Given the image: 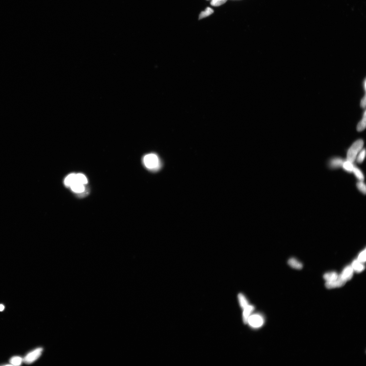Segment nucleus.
Masks as SVG:
<instances>
[{
  "label": "nucleus",
  "instance_id": "obj_1",
  "mask_svg": "<svg viewBox=\"0 0 366 366\" xmlns=\"http://www.w3.org/2000/svg\"><path fill=\"white\" fill-rule=\"evenodd\" d=\"M142 162L146 169L155 172L161 169L162 163L159 157L157 154L151 153L144 156Z\"/></svg>",
  "mask_w": 366,
  "mask_h": 366
},
{
  "label": "nucleus",
  "instance_id": "obj_2",
  "mask_svg": "<svg viewBox=\"0 0 366 366\" xmlns=\"http://www.w3.org/2000/svg\"><path fill=\"white\" fill-rule=\"evenodd\" d=\"M364 142L362 139H359L352 144L349 149L347 154V161L353 163L356 161L358 154L362 149Z\"/></svg>",
  "mask_w": 366,
  "mask_h": 366
},
{
  "label": "nucleus",
  "instance_id": "obj_3",
  "mask_svg": "<svg viewBox=\"0 0 366 366\" xmlns=\"http://www.w3.org/2000/svg\"><path fill=\"white\" fill-rule=\"evenodd\" d=\"M42 351V348L35 349L27 354L23 358V362L27 364H30L37 360L40 356Z\"/></svg>",
  "mask_w": 366,
  "mask_h": 366
},
{
  "label": "nucleus",
  "instance_id": "obj_4",
  "mask_svg": "<svg viewBox=\"0 0 366 366\" xmlns=\"http://www.w3.org/2000/svg\"><path fill=\"white\" fill-rule=\"evenodd\" d=\"M248 323L252 327L258 328L262 326L264 323V319L260 314H254L249 317Z\"/></svg>",
  "mask_w": 366,
  "mask_h": 366
},
{
  "label": "nucleus",
  "instance_id": "obj_5",
  "mask_svg": "<svg viewBox=\"0 0 366 366\" xmlns=\"http://www.w3.org/2000/svg\"><path fill=\"white\" fill-rule=\"evenodd\" d=\"M347 280L343 278L341 274L338 275L336 280L331 281H327L325 286L328 289H332L337 287H340L343 286L346 284Z\"/></svg>",
  "mask_w": 366,
  "mask_h": 366
},
{
  "label": "nucleus",
  "instance_id": "obj_6",
  "mask_svg": "<svg viewBox=\"0 0 366 366\" xmlns=\"http://www.w3.org/2000/svg\"><path fill=\"white\" fill-rule=\"evenodd\" d=\"M344 161L339 157H335L331 159L329 162V166L332 169H336L342 167Z\"/></svg>",
  "mask_w": 366,
  "mask_h": 366
},
{
  "label": "nucleus",
  "instance_id": "obj_7",
  "mask_svg": "<svg viewBox=\"0 0 366 366\" xmlns=\"http://www.w3.org/2000/svg\"><path fill=\"white\" fill-rule=\"evenodd\" d=\"M354 271L351 266H348L344 268L341 275L348 281L352 278L353 276Z\"/></svg>",
  "mask_w": 366,
  "mask_h": 366
},
{
  "label": "nucleus",
  "instance_id": "obj_8",
  "mask_svg": "<svg viewBox=\"0 0 366 366\" xmlns=\"http://www.w3.org/2000/svg\"><path fill=\"white\" fill-rule=\"evenodd\" d=\"M243 313V321L245 324L248 323V319L250 316L251 313L254 310V307L253 305H249L244 309Z\"/></svg>",
  "mask_w": 366,
  "mask_h": 366
},
{
  "label": "nucleus",
  "instance_id": "obj_9",
  "mask_svg": "<svg viewBox=\"0 0 366 366\" xmlns=\"http://www.w3.org/2000/svg\"><path fill=\"white\" fill-rule=\"evenodd\" d=\"M72 190L77 193H83L85 191V189L84 184L76 181L70 186Z\"/></svg>",
  "mask_w": 366,
  "mask_h": 366
},
{
  "label": "nucleus",
  "instance_id": "obj_10",
  "mask_svg": "<svg viewBox=\"0 0 366 366\" xmlns=\"http://www.w3.org/2000/svg\"><path fill=\"white\" fill-rule=\"evenodd\" d=\"M351 266L354 271L357 273L361 272L365 269V266L363 263L360 262L357 260H355L352 263Z\"/></svg>",
  "mask_w": 366,
  "mask_h": 366
},
{
  "label": "nucleus",
  "instance_id": "obj_11",
  "mask_svg": "<svg viewBox=\"0 0 366 366\" xmlns=\"http://www.w3.org/2000/svg\"><path fill=\"white\" fill-rule=\"evenodd\" d=\"M287 263L290 267L295 269L300 270L302 269L303 267V265L302 263L298 261L296 259L293 258L289 259Z\"/></svg>",
  "mask_w": 366,
  "mask_h": 366
},
{
  "label": "nucleus",
  "instance_id": "obj_12",
  "mask_svg": "<svg viewBox=\"0 0 366 366\" xmlns=\"http://www.w3.org/2000/svg\"><path fill=\"white\" fill-rule=\"evenodd\" d=\"M77 181L76 174H71L69 175L65 178L64 181L65 185L67 186H70L73 183Z\"/></svg>",
  "mask_w": 366,
  "mask_h": 366
},
{
  "label": "nucleus",
  "instance_id": "obj_13",
  "mask_svg": "<svg viewBox=\"0 0 366 366\" xmlns=\"http://www.w3.org/2000/svg\"><path fill=\"white\" fill-rule=\"evenodd\" d=\"M239 302L241 308L243 309L245 308L249 304L246 298L242 293H239L238 296Z\"/></svg>",
  "mask_w": 366,
  "mask_h": 366
},
{
  "label": "nucleus",
  "instance_id": "obj_14",
  "mask_svg": "<svg viewBox=\"0 0 366 366\" xmlns=\"http://www.w3.org/2000/svg\"><path fill=\"white\" fill-rule=\"evenodd\" d=\"M338 276L337 273L332 272L325 274L324 276V278L327 281H331L336 280Z\"/></svg>",
  "mask_w": 366,
  "mask_h": 366
},
{
  "label": "nucleus",
  "instance_id": "obj_15",
  "mask_svg": "<svg viewBox=\"0 0 366 366\" xmlns=\"http://www.w3.org/2000/svg\"><path fill=\"white\" fill-rule=\"evenodd\" d=\"M354 167L353 163L347 160L344 161L342 166L343 169L349 173L352 172Z\"/></svg>",
  "mask_w": 366,
  "mask_h": 366
},
{
  "label": "nucleus",
  "instance_id": "obj_16",
  "mask_svg": "<svg viewBox=\"0 0 366 366\" xmlns=\"http://www.w3.org/2000/svg\"><path fill=\"white\" fill-rule=\"evenodd\" d=\"M23 361V358L18 356H14L10 360V364L14 366H20Z\"/></svg>",
  "mask_w": 366,
  "mask_h": 366
},
{
  "label": "nucleus",
  "instance_id": "obj_17",
  "mask_svg": "<svg viewBox=\"0 0 366 366\" xmlns=\"http://www.w3.org/2000/svg\"><path fill=\"white\" fill-rule=\"evenodd\" d=\"M352 173H354L355 177L359 181H363L364 180V175L362 171L359 168L355 166Z\"/></svg>",
  "mask_w": 366,
  "mask_h": 366
},
{
  "label": "nucleus",
  "instance_id": "obj_18",
  "mask_svg": "<svg viewBox=\"0 0 366 366\" xmlns=\"http://www.w3.org/2000/svg\"><path fill=\"white\" fill-rule=\"evenodd\" d=\"M366 127V111H365L362 120L358 124L357 129L358 131L361 132L364 130Z\"/></svg>",
  "mask_w": 366,
  "mask_h": 366
},
{
  "label": "nucleus",
  "instance_id": "obj_19",
  "mask_svg": "<svg viewBox=\"0 0 366 366\" xmlns=\"http://www.w3.org/2000/svg\"><path fill=\"white\" fill-rule=\"evenodd\" d=\"M76 180L77 182L80 183L85 184L88 183L87 179L85 176L82 174H76Z\"/></svg>",
  "mask_w": 366,
  "mask_h": 366
},
{
  "label": "nucleus",
  "instance_id": "obj_20",
  "mask_svg": "<svg viewBox=\"0 0 366 366\" xmlns=\"http://www.w3.org/2000/svg\"><path fill=\"white\" fill-rule=\"evenodd\" d=\"M214 12V10L211 8L208 7L206 8L204 11H202L200 14L199 16V20L208 17L212 14Z\"/></svg>",
  "mask_w": 366,
  "mask_h": 366
},
{
  "label": "nucleus",
  "instance_id": "obj_21",
  "mask_svg": "<svg viewBox=\"0 0 366 366\" xmlns=\"http://www.w3.org/2000/svg\"><path fill=\"white\" fill-rule=\"evenodd\" d=\"M366 151L365 149H362L356 157V160L358 163H361L365 158Z\"/></svg>",
  "mask_w": 366,
  "mask_h": 366
},
{
  "label": "nucleus",
  "instance_id": "obj_22",
  "mask_svg": "<svg viewBox=\"0 0 366 366\" xmlns=\"http://www.w3.org/2000/svg\"><path fill=\"white\" fill-rule=\"evenodd\" d=\"M356 186L357 188L360 192H361L363 194H365L366 186L363 181H359V182H358L356 184Z\"/></svg>",
  "mask_w": 366,
  "mask_h": 366
},
{
  "label": "nucleus",
  "instance_id": "obj_23",
  "mask_svg": "<svg viewBox=\"0 0 366 366\" xmlns=\"http://www.w3.org/2000/svg\"><path fill=\"white\" fill-rule=\"evenodd\" d=\"M227 0H212L211 4L213 6L217 7L224 4Z\"/></svg>",
  "mask_w": 366,
  "mask_h": 366
},
{
  "label": "nucleus",
  "instance_id": "obj_24",
  "mask_svg": "<svg viewBox=\"0 0 366 366\" xmlns=\"http://www.w3.org/2000/svg\"><path fill=\"white\" fill-rule=\"evenodd\" d=\"M357 260L361 263H364L366 261V249L364 251L361 252L359 254Z\"/></svg>",
  "mask_w": 366,
  "mask_h": 366
},
{
  "label": "nucleus",
  "instance_id": "obj_25",
  "mask_svg": "<svg viewBox=\"0 0 366 366\" xmlns=\"http://www.w3.org/2000/svg\"><path fill=\"white\" fill-rule=\"evenodd\" d=\"M361 106L363 108H365L366 107V95H365L363 99H361L360 102Z\"/></svg>",
  "mask_w": 366,
  "mask_h": 366
},
{
  "label": "nucleus",
  "instance_id": "obj_26",
  "mask_svg": "<svg viewBox=\"0 0 366 366\" xmlns=\"http://www.w3.org/2000/svg\"><path fill=\"white\" fill-rule=\"evenodd\" d=\"M5 306L4 305L0 304V311H3L4 310Z\"/></svg>",
  "mask_w": 366,
  "mask_h": 366
},
{
  "label": "nucleus",
  "instance_id": "obj_27",
  "mask_svg": "<svg viewBox=\"0 0 366 366\" xmlns=\"http://www.w3.org/2000/svg\"><path fill=\"white\" fill-rule=\"evenodd\" d=\"M363 87H364V90L366 89V80L365 79L363 82Z\"/></svg>",
  "mask_w": 366,
  "mask_h": 366
}]
</instances>
